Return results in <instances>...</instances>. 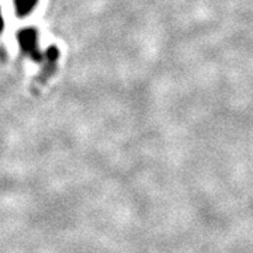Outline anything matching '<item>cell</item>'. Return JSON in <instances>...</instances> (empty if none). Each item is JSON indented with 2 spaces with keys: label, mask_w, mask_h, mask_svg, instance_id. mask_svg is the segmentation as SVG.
<instances>
[{
  "label": "cell",
  "mask_w": 253,
  "mask_h": 253,
  "mask_svg": "<svg viewBox=\"0 0 253 253\" xmlns=\"http://www.w3.org/2000/svg\"><path fill=\"white\" fill-rule=\"evenodd\" d=\"M58 55H59V52H58V49H56L55 46H49V48L46 49V56H48V59H49L51 62H55V61L58 59Z\"/></svg>",
  "instance_id": "cell-3"
},
{
  "label": "cell",
  "mask_w": 253,
  "mask_h": 253,
  "mask_svg": "<svg viewBox=\"0 0 253 253\" xmlns=\"http://www.w3.org/2000/svg\"><path fill=\"white\" fill-rule=\"evenodd\" d=\"M18 41H20L21 48L26 52H30V54L33 55V58L38 59V52H37L36 49V33L33 30H23V31H20Z\"/></svg>",
  "instance_id": "cell-1"
},
{
  "label": "cell",
  "mask_w": 253,
  "mask_h": 253,
  "mask_svg": "<svg viewBox=\"0 0 253 253\" xmlns=\"http://www.w3.org/2000/svg\"><path fill=\"white\" fill-rule=\"evenodd\" d=\"M1 28H3V18L0 16V31H1Z\"/></svg>",
  "instance_id": "cell-4"
},
{
  "label": "cell",
  "mask_w": 253,
  "mask_h": 253,
  "mask_svg": "<svg viewBox=\"0 0 253 253\" xmlns=\"http://www.w3.org/2000/svg\"><path fill=\"white\" fill-rule=\"evenodd\" d=\"M37 0H16V6H17L18 16H26L30 13V10L36 6Z\"/></svg>",
  "instance_id": "cell-2"
}]
</instances>
